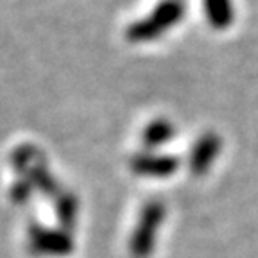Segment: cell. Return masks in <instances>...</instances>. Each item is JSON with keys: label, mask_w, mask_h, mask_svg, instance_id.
I'll list each match as a JSON object with an SVG mask.
<instances>
[{"label": "cell", "mask_w": 258, "mask_h": 258, "mask_svg": "<svg viewBox=\"0 0 258 258\" xmlns=\"http://www.w3.org/2000/svg\"><path fill=\"white\" fill-rule=\"evenodd\" d=\"M183 15H185L183 0H161L147 18H140L125 29V40L131 43H147L156 40L179 24Z\"/></svg>", "instance_id": "1"}, {"label": "cell", "mask_w": 258, "mask_h": 258, "mask_svg": "<svg viewBox=\"0 0 258 258\" xmlns=\"http://www.w3.org/2000/svg\"><path fill=\"white\" fill-rule=\"evenodd\" d=\"M165 205L161 201H149L142 208L137 228L129 240V251L135 258H147L153 253L158 230L165 219Z\"/></svg>", "instance_id": "2"}, {"label": "cell", "mask_w": 258, "mask_h": 258, "mask_svg": "<svg viewBox=\"0 0 258 258\" xmlns=\"http://www.w3.org/2000/svg\"><path fill=\"white\" fill-rule=\"evenodd\" d=\"M29 249L40 256H67L74 251V238L63 228L50 230L40 224H32L27 231Z\"/></svg>", "instance_id": "3"}, {"label": "cell", "mask_w": 258, "mask_h": 258, "mask_svg": "<svg viewBox=\"0 0 258 258\" xmlns=\"http://www.w3.org/2000/svg\"><path fill=\"white\" fill-rule=\"evenodd\" d=\"M129 167L137 176L169 177L179 169V158L170 154H156L153 151L137 153L129 160Z\"/></svg>", "instance_id": "4"}, {"label": "cell", "mask_w": 258, "mask_h": 258, "mask_svg": "<svg viewBox=\"0 0 258 258\" xmlns=\"http://www.w3.org/2000/svg\"><path fill=\"white\" fill-rule=\"evenodd\" d=\"M221 149H222V140L217 133L208 131V133L201 135L196 140V144H194L192 151H190V160H188L190 172L194 176H205L210 167H212V163L221 154Z\"/></svg>", "instance_id": "5"}, {"label": "cell", "mask_w": 258, "mask_h": 258, "mask_svg": "<svg viewBox=\"0 0 258 258\" xmlns=\"http://www.w3.org/2000/svg\"><path fill=\"white\" fill-rule=\"evenodd\" d=\"M174 135H176V127L172 122L167 118H154L142 131V144L147 151H154L172 140Z\"/></svg>", "instance_id": "6"}, {"label": "cell", "mask_w": 258, "mask_h": 258, "mask_svg": "<svg viewBox=\"0 0 258 258\" xmlns=\"http://www.w3.org/2000/svg\"><path fill=\"white\" fill-rule=\"evenodd\" d=\"M208 24L217 31L228 29L235 20V8L231 0H203Z\"/></svg>", "instance_id": "7"}, {"label": "cell", "mask_w": 258, "mask_h": 258, "mask_svg": "<svg viewBox=\"0 0 258 258\" xmlns=\"http://www.w3.org/2000/svg\"><path fill=\"white\" fill-rule=\"evenodd\" d=\"M54 199H56L54 203H56V217L59 221V226L64 231L74 230L79 219V201L76 194L61 190Z\"/></svg>", "instance_id": "8"}, {"label": "cell", "mask_w": 258, "mask_h": 258, "mask_svg": "<svg viewBox=\"0 0 258 258\" xmlns=\"http://www.w3.org/2000/svg\"><path fill=\"white\" fill-rule=\"evenodd\" d=\"M24 177H27L31 185L34 186V190H40L41 194L48 196V198H56L57 194L61 192L59 183L56 181V177L50 174L47 167V161H41L38 165H34L32 169H29L24 174Z\"/></svg>", "instance_id": "9"}, {"label": "cell", "mask_w": 258, "mask_h": 258, "mask_svg": "<svg viewBox=\"0 0 258 258\" xmlns=\"http://www.w3.org/2000/svg\"><path fill=\"white\" fill-rule=\"evenodd\" d=\"M41 161H45V154L34 144H22L11 153V165L20 176Z\"/></svg>", "instance_id": "10"}, {"label": "cell", "mask_w": 258, "mask_h": 258, "mask_svg": "<svg viewBox=\"0 0 258 258\" xmlns=\"http://www.w3.org/2000/svg\"><path fill=\"white\" fill-rule=\"evenodd\" d=\"M32 192H34V186L31 185V181H29L27 177L22 176L20 179H16L15 185H13L11 190H9V199H11L15 205L24 206L29 203Z\"/></svg>", "instance_id": "11"}]
</instances>
